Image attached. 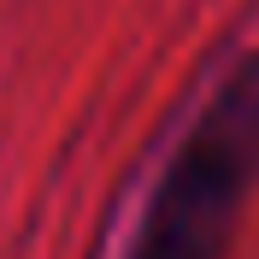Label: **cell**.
I'll list each match as a JSON object with an SVG mask.
<instances>
[{"mask_svg":"<svg viewBox=\"0 0 259 259\" xmlns=\"http://www.w3.org/2000/svg\"><path fill=\"white\" fill-rule=\"evenodd\" d=\"M259 189V48L206 82L142 189L118 259H224Z\"/></svg>","mask_w":259,"mask_h":259,"instance_id":"6da1fadb","label":"cell"}]
</instances>
